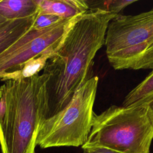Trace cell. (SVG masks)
Returning <instances> with one entry per match:
<instances>
[{
	"instance_id": "6da1fadb",
	"label": "cell",
	"mask_w": 153,
	"mask_h": 153,
	"mask_svg": "<svg viewBox=\"0 0 153 153\" xmlns=\"http://www.w3.org/2000/svg\"><path fill=\"white\" fill-rule=\"evenodd\" d=\"M117 16L88 10L74 23L48 59L42 74L45 78L44 120L63 109L76 90L93 76V59L105 44L109 23Z\"/></svg>"
},
{
	"instance_id": "7a4b0ae2",
	"label": "cell",
	"mask_w": 153,
	"mask_h": 153,
	"mask_svg": "<svg viewBox=\"0 0 153 153\" xmlns=\"http://www.w3.org/2000/svg\"><path fill=\"white\" fill-rule=\"evenodd\" d=\"M0 98L5 106L0 121L1 153H35L45 115L44 75L5 81L0 87Z\"/></svg>"
},
{
	"instance_id": "3957f363",
	"label": "cell",
	"mask_w": 153,
	"mask_h": 153,
	"mask_svg": "<svg viewBox=\"0 0 153 153\" xmlns=\"http://www.w3.org/2000/svg\"><path fill=\"white\" fill-rule=\"evenodd\" d=\"M153 139V111L150 105H112L94 114L82 148L100 146L121 153H149Z\"/></svg>"
},
{
	"instance_id": "277c9868",
	"label": "cell",
	"mask_w": 153,
	"mask_h": 153,
	"mask_svg": "<svg viewBox=\"0 0 153 153\" xmlns=\"http://www.w3.org/2000/svg\"><path fill=\"white\" fill-rule=\"evenodd\" d=\"M104 45L114 69L153 70V8L117 15L108 24Z\"/></svg>"
},
{
	"instance_id": "5b68a950",
	"label": "cell",
	"mask_w": 153,
	"mask_h": 153,
	"mask_svg": "<svg viewBox=\"0 0 153 153\" xmlns=\"http://www.w3.org/2000/svg\"><path fill=\"white\" fill-rule=\"evenodd\" d=\"M99 77L88 79L62 111L39 126L36 146L41 148L82 146L89 136L94 112Z\"/></svg>"
},
{
	"instance_id": "8992f818",
	"label": "cell",
	"mask_w": 153,
	"mask_h": 153,
	"mask_svg": "<svg viewBox=\"0 0 153 153\" xmlns=\"http://www.w3.org/2000/svg\"><path fill=\"white\" fill-rule=\"evenodd\" d=\"M64 19L48 27H32L0 54V81L20 69L30 60L42 55L51 56L62 44L68 32L79 17Z\"/></svg>"
},
{
	"instance_id": "52a82bcc",
	"label": "cell",
	"mask_w": 153,
	"mask_h": 153,
	"mask_svg": "<svg viewBox=\"0 0 153 153\" xmlns=\"http://www.w3.org/2000/svg\"><path fill=\"white\" fill-rule=\"evenodd\" d=\"M40 14L62 19L82 15L88 10L85 0H37Z\"/></svg>"
},
{
	"instance_id": "ba28073f",
	"label": "cell",
	"mask_w": 153,
	"mask_h": 153,
	"mask_svg": "<svg viewBox=\"0 0 153 153\" xmlns=\"http://www.w3.org/2000/svg\"><path fill=\"white\" fill-rule=\"evenodd\" d=\"M39 14V10L32 16L9 20L0 29V54L11 46L32 27Z\"/></svg>"
},
{
	"instance_id": "9c48e42d",
	"label": "cell",
	"mask_w": 153,
	"mask_h": 153,
	"mask_svg": "<svg viewBox=\"0 0 153 153\" xmlns=\"http://www.w3.org/2000/svg\"><path fill=\"white\" fill-rule=\"evenodd\" d=\"M38 11L37 0H0V16L8 20L30 17Z\"/></svg>"
},
{
	"instance_id": "30bf717a",
	"label": "cell",
	"mask_w": 153,
	"mask_h": 153,
	"mask_svg": "<svg viewBox=\"0 0 153 153\" xmlns=\"http://www.w3.org/2000/svg\"><path fill=\"white\" fill-rule=\"evenodd\" d=\"M153 103V70L125 97L122 106L134 107Z\"/></svg>"
},
{
	"instance_id": "8fae6325",
	"label": "cell",
	"mask_w": 153,
	"mask_h": 153,
	"mask_svg": "<svg viewBox=\"0 0 153 153\" xmlns=\"http://www.w3.org/2000/svg\"><path fill=\"white\" fill-rule=\"evenodd\" d=\"M137 0H111L90 1L85 0L88 10H102L115 14L123 10L127 6L136 2Z\"/></svg>"
},
{
	"instance_id": "7c38bea8",
	"label": "cell",
	"mask_w": 153,
	"mask_h": 153,
	"mask_svg": "<svg viewBox=\"0 0 153 153\" xmlns=\"http://www.w3.org/2000/svg\"><path fill=\"white\" fill-rule=\"evenodd\" d=\"M63 19H64L60 18L56 16L40 14L39 13L34 23L32 25V27L35 29L44 28L46 27H48L52 25H54Z\"/></svg>"
},
{
	"instance_id": "4fadbf2b",
	"label": "cell",
	"mask_w": 153,
	"mask_h": 153,
	"mask_svg": "<svg viewBox=\"0 0 153 153\" xmlns=\"http://www.w3.org/2000/svg\"><path fill=\"white\" fill-rule=\"evenodd\" d=\"M83 153H121L120 152L100 146H91L83 148Z\"/></svg>"
},
{
	"instance_id": "5bb4252c",
	"label": "cell",
	"mask_w": 153,
	"mask_h": 153,
	"mask_svg": "<svg viewBox=\"0 0 153 153\" xmlns=\"http://www.w3.org/2000/svg\"><path fill=\"white\" fill-rule=\"evenodd\" d=\"M9 20H7L6 19L4 18L1 16H0V29L3 27Z\"/></svg>"
},
{
	"instance_id": "9a60e30c",
	"label": "cell",
	"mask_w": 153,
	"mask_h": 153,
	"mask_svg": "<svg viewBox=\"0 0 153 153\" xmlns=\"http://www.w3.org/2000/svg\"><path fill=\"white\" fill-rule=\"evenodd\" d=\"M150 106H151V108H152V111H153V103H152Z\"/></svg>"
}]
</instances>
